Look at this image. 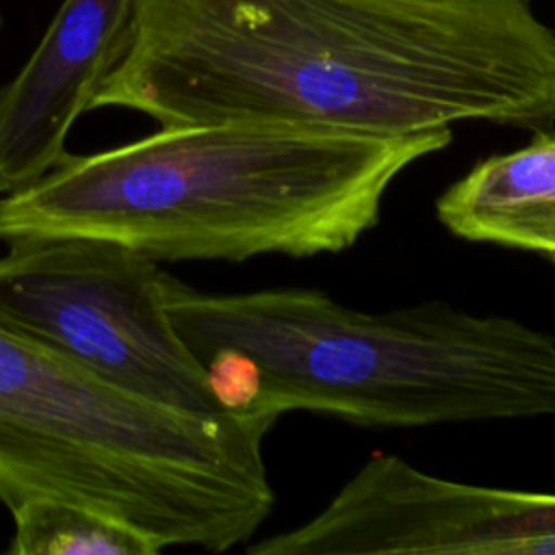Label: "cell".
<instances>
[{
    "mask_svg": "<svg viewBox=\"0 0 555 555\" xmlns=\"http://www.w3.org/2000/svg\"><path fill=\"white\" fill-rule=\"evenodd\" d=\"M102 106L160 128L542 132L555 128V30L533 0H137Z\"/></svg>",
    "mask_w": 555,
    "mask_h": 555,
    "instance_id": "obj_1",
    "label": "cell"
},
{
    "mask_svg": "<svg viewBox=\"0 0 555 555\" xmlns=\"http://www.w3.org/2000/svg\"><path fill=\"white\" fill-rule=\"evenodd\" d=\"M451 139V128L397 137L256 121L160 128L67 156L7 193L0 238H104L156 262L338 254L377 225L392 182Z\"/></svg>",
    "mask_w": 555,
    "mask_h": 555,
    "instance_id": "obj_2",
    "label": "cell"
},
{
    "mask_svg": "<svg viewBox=\"0 0 555 555\" xmlns=\"http://www.w3.org/2000/svg\"><path fill=\"white\" fill-rule=\"evenodd\" d=\"M165 310L221 405L366 427L555 418V334L442 299L360 310L317 288L204 293L163 273Z\"/></svg>",
    "mask_w": 555,
    "mask_h": 555,
    "instance_id": "obj_3",
    "label": "cell"
},
{
    "mask_svg": "<svg viewBox=\"0 0 555 555\" xmlns=\"http://www.w3.org/2000/svg\"><path fill=\"white\" fill-rule=\"evenodd\" d=\"M273 418L202 416L132 395L0 327V501L78 503L163 548L223 553L273 509Z\"/></svg>",
    "mask_w": 555,
    "mask_h": 555,
    "instance_id": "obj_4",
    "label": "cell"
},
{
    "mask_svg": "<svg viewBox=\"0 0 555 555\" xmlns=\"http://www.w3.org/2000/svg\"><path fill=\"white\" fill-rule=\"evenodd\" d=\"M163 273L104 238H22L0 256V327L147 401L230 414L165 310Z\"/></svg>",
    "mask_w": 555,
    "mask_h": 555,
    "instance_id": "obj_5",
    "label": "cell"
},
{
    "mask_svg": "<svg viewBox=\"0 0 555 555\" xmlns=\"http://www.w3.org/2000/svg\"><path fill=\"white\" fill-rule=\"evenodd\" d=\"M555 492L453 481L375 453L308 520L249 555H540Z\"/></svg>",
    "mask_w": 555,
    "mask_h": 555,
    "instance_id": "obj_6",
    "label": "cell"
},
{
    "mask_svg": "<svg viewBox=\"0 0 555 555\" xmlns=\"http://www.w3.org/2000/svg\"><path fill=\"white\" fill-rule=\"evenodd\" d=\"M137 0H65L20 74L0 89V193L20 191L69 154L74 121L117 65Z\"/></svg>",
    "mask_w": 555,
    "mask_h": 555,
    "instance_id": "obj_7",
    "label": "cell"
},
{
    "mask_svg": "<svg viewBox=\"0 0 555 555\" xmlns=\"http://www.w3.org/2000/svg\"><path fill=\"white\" fill-rule=\"evenodd\" d=\"M436 217L457 238L555 260V132L477 163L436 199Z\"/></svg>",
    "mask_w": 555,
    "mask_h": 555,
    "instance_id": "obj_8",
    "label": "cell"
},
{
    "mask_svg": "<svg viewBox=\"0 0 555 555\" xmlns=\"http://www.w3.org/2000/svg\"><path fill=\"white\" fill-rule=\"evenodd\" d=\"M13 555H156L163 546L137 527L59 499H28L11 509Z\"/></svg>",
    "mask_w": 555,
    "mask_h": 555,
    "instance_id": "obj_9",
    "label": "cell"
},
{
    "mask_svg": "<svg viewBox=\"0 0 555 555\" xmlns=\"http://www.w3.org/2000/svg\"><path fill=\"white\" fill-rule=\"evenodd\" d=\"M540 555H555V540H548V542L540 548Z\"/></svg>",
    "mask_w": 555,
    "mask_h": 555,
    "instance_id": "obj_10",
    "label": "cell"
},
{
    "mask_svg": "<svg viewBox=\"0 0 555 555\" xmlns=\"http://www.w3.org/2000/svg\"><path fill=\"white\" fill-rule=\"evenodd\" d=\"M0 24H2V15H0Z\"/></svg>",
    "mask_w": 555,
    "mask_h": 555,
    "instance_id": "obj_11",
    "label": "cell"
}]
</instances>
